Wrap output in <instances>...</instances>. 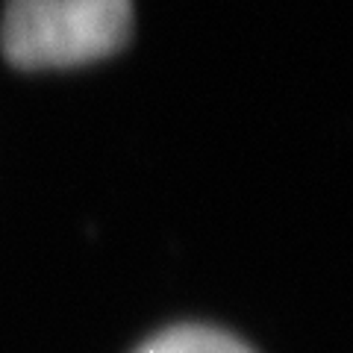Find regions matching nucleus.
Masks as SVG:
<instances>
[{"instance_id":"nucleus-2","label":"nucleus","mask_w":353,"mask_h":353,"mask_svg":"<svg viewBox=\"0 0 353 353\" xmlns=\"http://www.w3.org/2000/svg\"><path fill=\"white\" fill-rule=\"evenodd\" d=\"M139 353H253L230 333L212 327H174L150 339Z\"/></svg>"},{"instance_id":"nucleus-1","label":"nucleus","mask_w":353,"mask_h":353,"mask_svg":"<svg viewBox=\"0 0 353 353\" xmlns=\"http://www.w3.org/2000/svg\"><path fill=\"white\" fill-rule=\"evenodd\" d=\"M132 32V0H9L3 53L18 68H68L121 50Z\"/></svg>"}]
</instances>
